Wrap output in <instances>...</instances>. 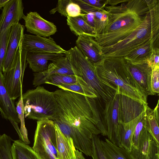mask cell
<instances>
[{
  "mask_svg": "<svg viewBox=\"0 0 159 159\" xmlns=\"http://www.w3.org/2000/svg\"><path fill=\"white\" fill-rule=\"evenodd\" d=\"M125 59L128 71L145 97L154 95L151 87L152 67L148 60L133 61Z\"/></svg>",
  "mask_w": 159,
  "mask_h": 159,
  "instance_id": "obj_9",
  "label": "cell"
},
{
  "mask_svg": "<svg viewBox=\"0 0 159 159\" xmlns=\"http://www.w3.org/2000/svg\"><path fill=\"white\" fill-rule=\"evenodd\" d=\"M22 96L20 97L16 103V110L20 124V129L22 136V141L28 144L30 143V142L28 138L27 131L25 125L24 107Z\"/></svg>",
  "mask_w": 159,
  "mask_h": 159,
  "instance_id": "obj_32",
  "label": "cell"
},
{
  "mask_svg": "<svg viewBox=\"0 0 159 159\" xmlns=\"http://www.w3.org/2000/svg\"><path fill=\"white\" fill-rule=\"evenodd\" d=\"M23 19L27 31L34 35L48 37L57 32L56 26L42 17L37 12L30 11Z\"/></svg>",
  "mask_w": 159,
  "mask_h": 159,
  "instance_id": "obj_13",
  "label": "cell"
},
{
  "mask_svg": "<svg viewBox=\"0 0 159 159\" xmlns=\"http://www.w3.org/2000/svg\"><path fill=\"white\" fill-rule=\"evenodd\" d=\"M104 152L109 159H135L130 152L122 147L118 146L108 139L101 140Z\"/></svg>",
  "mask_w": 159,
  "mask_h": 159,
  "instance_id": "obj_28",
  "label": "cell"
},
{
  "mask_svg": "<svg viewBox=\"0 0 159 159\" xmlns=\"http://www.w3.org/2000/svg\"><path fill=\"white\" fill-rule=\"evenodd\" d=\"M130 152L135 159H159V144L144 127L137 148L132 147Z\"/></svg>",
  "mask_w": 159,
  "mask_h": 159,
  "instance_id": "obj_14",
  "label": "cell"
},
{
  "mask_svg": "<svg viewBox=\"0 0 159 159\" xmlns=\"http://www.w3.org/2000/svg\"><path fill=\"white\" fill-rule=\"evenodd\" d=\"M57 86L61 89L75 92L95 99L98 98L94 92L80 77L76 83L62 84Z\"/></svg>",
  "mask_w": 159,
  "mask_h": 159,
  "instance_id": "obj_29",
  "label": "cell"
},
{
  "mask_svg": "<svg viewBox=\"0 0 159 159\" xmlns=\"http://www.w3.org/2000/svg\"><path fill=\"white\" fill-rule=\"evenodd\" d=\"M10 34L11 28L0 33V70L2 71V64L7 53Z\"/></svg>",
  "mask_w": 159,
  "mask_h": 159,
  "instance_id": "obj_35",
  "label": "cell"
},
{
  "mask_svg": "<svg viewBox=\"0 0 159 159\" xmlns=\"http://www.w3.org/2000/svg\"><path fill=\"white\" fill-rule=\"evenodd\" d=\"M25 26L19 23L11 28V34L6 55L2 66V73L10 69L22 39Z\"/></svg>",
  "mask_w": 159,
  "mask_h": 159,
  "instance_id": "obj_18",
  "label": "cell"
},
{
  "mask_svg": "<svg viewBox=\"0 0 159 159\" xmlns=\"http://www.w3.org/2000/svg\"><path fill=\"white\" fill-rule=\"evenodd\" d=\"M75 75L81 78L94 92L98 98L106 103L112 98L116 92L104 84L98 77L93 63L86 58L75 46L66 54Z\"/></svg>",
  "mask_w": 159,
  "mask_h": 159,
  "instance_id": "obj_5",
  "label": "cell"
},
{
  "mask_svg": "<svg viewBox=\"0 0 159 159\" xmlns=\"http://www.w3.org/2000/svg\"><path fill=\"white\" fill-rule=\"evenodd\" d=\"M66 54L48 53L27 52L26 60L30 68L35 73L43 72L48 69V61H52Z\"/></svg>",
  "mask_w": 159,
  "mask_h": 159,
  "instance_id": "obj_21",
  "label": "cell"
},
{
  "mask_svg": "<svg viewBox=\"0 0 159 159\" xmlns=\"http://www.w3.org/2000/svg\"><path fill=\"white\" fill-rule=\"evenodd\" d=\"M159 41L151 40L143 45L132 51L123 57L133 61L148 60L154 48H159Z\"/></svg>",
  "mask_w": 159,
  "mask_h": 159,
  "instance_id": "obj_25",
  "label": "cell"
},
{
  "mask_svg": "<svg viewBox=\"0 0 159 159\" xmlns=\"http://www.w3.org/2000/svg\"><path fill=\"white\" fill-rule=\"evenodd\" d=\"M151 40L159 41V0H152L141 24L123 40L110 46L101 47L102 57H123Z\"/></svg>",
  "mask_w": 159,
  "mask_h": 159,
  "instance_id": "obj_4",
  "label": "cell"
},
{
  "mask_svg": "<svg viewBox=\"0 0 159 159\" xmlns=\"http://www.w3.org/2000/svg\"><path fill=\"white\" fill-rule=\"evenodd\" d=\"M119 94L116 92L114 97L105 103L103 112L102 121L107 131L108 139L113 144L121 147L117 134L119 124Z\"/></svg>",
  "mask_w": 159,
  "mask_h": 159,
  "instance_id": "obj_11",
  "label": "cell"
},
{
  "mask_svg": "<svg viewBox=\"0 0 159 159\" xmlns=\"http://www.w3.org/2000/svg\"><path fill=\"white\" fill-rule=\"evenodd\" d=\"M145 112V128L159 144V100L154 109H151L148 105Z\"/></svg>",
  "mask_w": 159,
  "mask_h": 159,
  "instance_id": "obj_23",
  "label": "cell"
},
{
  "mask_svg": "<svg viewBox=\"0 0 159 159\" xmlns=\"http://www.w3.org/2000/svg\"><path fill=\"white\" fill-rule=\"evenodd\" d=\"M80 77L75 75L56 74L49 76L45 84L57 86L62 84H72L76 83Z\"/></svg>",
  "mask_w": 159,
  "mask_h": 159,
  "instance_id": "obj_30",
  "label": "cell"
},
{
  "mask_svg": "<svg viewBox=\"0 0 159 159\" xmlns=\"http://www.w3.org/2000/svg\"><path fill=\"white\" fill-rule=\"evenodd\" d=\"M67 23L71 31L78 37L96 36L94 29L89 25L81 16L67 18Z\"/></svg>",
  "mask_w": 159,
  "mask_h": 159,
  "instance_id": "obj_24",
  "label": "cell"
},
{
  "mask_svg": "<svg viewBox=\"0 0 159 159\" xmlns=\"http://www.w3.org/2000/svg\"><path fill=\"white\" fill-rule=\"evenodd\" d=\"M12 139L10 137L0 134V159H12L11 152Z\"/></svg>",
  "mask_w": 159,
  "mask_h": 159,
  "instance_id": "obj_34",
  "label": "cell"
},
{
  "mask_svg": "<svg viewBox=\"0 0 159 159\" xmlns=\"http://www.w3.org/2000/svg\"><path fill=\"white\" fill-rule=\"evenodd\" d=\"M56 74L75 75L66 56L52 61L48 66L46 70L41 72L34 73L33 84L36 87L45 84L49 76Z\"/></svg>",
  "mask_w": 159,
  "mask_h": 159,
  "instance_id": "obj_17",
  "label": "cell"
},
{
  "mask_svg": "<svg viewBox=\"0 0 159 159\" xmlns=\"http://www.w3.org/2000/svg\"><path fill=\"white\" fill-rule=\"evenodd\" d=\"M22 0H10L0 16V33L19 23L25 16Z\"/></svg>",
  "mask_w": 159,
  "mask_h": 159,
  "instance_id": "obj_15",
  "label": "cell"
},
{
  "mask_svg": "<svg viewBox=\"0 0 159 159\" xmlns=\"http://www.w3.org/2000/svg\"><path fill=\"white\" fill-rule=\"evenodd\" d=\"M53 93L58 107L54 123L75 148L91 156L93 134L107 136L96 99L62 89Z\"/></svg>",
  "mask_w": 159,
  "mask_h": 159,
  "instance_id": "obj_1",
  "label": "cell"
},
{
  "mask_svg": "<svg viewBox=\"0 0 159 159\" xmlns=\"http://www.w3.org/2000/svg\"><path fill=\"white\" fill-rule=\"evenodd\" d=\"M159 48H154L153 52L150 58L148 60L153 68L156 66H159Z\"/></svg>",
  "mask_w": 159,
  "mask_h": 159,
  "instance_id": "obj_38",
  "label": "cell"
},
{
  "mask_svg": "<svg viewBox=\"0 0 159 159\" xmlns=\"http://www.w3.org/2000/svg\"><path fill=\"white\" fill-rule=\"evenodd\" d=\"M22 39L16 54L11 68L2 73L4 85L10 97L14 100L22 95L24 75L28 63V52L22 48Z\"/></svg>",
  "mask_w": 159,
  "mask_h": 159,
  "instance_id": "obj_8",
  "label": "cell"
},
{
  "mask_svg": "<svg viewBox=\"0 0 159 159\" xmlns=\"http://www.w3.org/2000/svg\"><path fill=\"white\" fill-rule=\"evenodd\" d=\"M91 157L93 159H109L103 149L101 140L98 135L93 134L92 137Z\"/></svg>",
  "mask_w": 159,
  "mask_h": 159,
  "instance_id": "obj_33",
  "label": "cell"
},
{
  "mask_svg": "<svg viewBox=\"0 0 159 159\" xmlns=\"http://www.w3.org/2000/svg\"><path fill=\"white\" fill-rule=\"evenodd\" d=\"M75 154L76 159H86L84 157L83 152L77 149H76Z\"/></svg>",
  "mask_w": 159,
  "mask_h": 159,
  "instance_id": "obj_40",
  "label": "cell"
},
{
  "mask_svg": "<svg viewBox=\"0 0 159 159\" xmlns=\"http://www.w3.org/2000/svg\"><path fill=\"white\" fill-rule=\"evenodd\" d=\"M93 64L97 76L104 84L118 94L148 104L147 98L128 71L124 57H103Z\"/></svg>",
  "mask_w": 159,
  "mask_h": 159,
  "instance_id": "obj_3",
  "label": "cell"
},
{
  "mask_svg": "<svg viewBox=\"0 0 159 159\" xmlns=\"http://www.w3.org/2000/svg\"><path fill=\"white\" fill-rule=\"evenodd\" d=\"M25 118L39 121L53 120L58 111V105L53 92L38 86L22 95Z\"/></svg>",
  "mask_w": 159,
  "mask_h": 159,
  "instance_id": "obj_6",
  "label": "cell"
},
{
  "mask_svg": "<svg viewBox=\"0 0 159 159\" xmlns=\"http://www.w3.org/2000/svg\"><path fill=\"white\" fill-rule=\"evenodd\" d=\"M14 100L11 99L3 82L2 73L0 70V112L2 118L9 120L17 133L20 132V123Z\"/></svg>",
  "mask_w": 159,
  "mask_h": 159,
  "instance_id": "obj_16",
  "label": "cell"
},
{
  "mask_svg": "<svg viewBox=\"0 0 159 159\" xmlns=\"http://www.w3.org/2000/svg\"><path fill=\"white\" fill-rule=\"evenodd\" d=\"M82 17L86 23L94 29L95 27L94 11L84 14Z\"/></svg>",
  "mask_w": 159,
  "mask_h": 159,
  "instance_id": "obj_39",
  "label": "cell"
},
{
  "mask_svg": "<svg viewBox=\"0 0 159 159\" xmlns=\"http://www.w3.org/2000/svg\"><path fill=\"white\" fill-rule=\"evenodd\" d=\"M145 115L138 123L135 127L132 139V147L136 148L139 143L140 136L143 129L145 127Z\"/></svg>",
  "mask_w": 159,
  "mask_h": 159,
  "instance_id": "obj_37",
  "label": "cell"
},
{
  "mask_svg": "<svg viewBox=\"0 0 159 159\" xmlns=\"http://www.w3.org/2000/svg\"><path fill=\"white\" fill-rule=\"evenodd\" d=\"M152 0H126L119 5H106L108 20L103 34L94 39L101 47L110 46L125 38L141 23Z\"/></svg>",
  "mask_w": 159,
  "mask_h": 159,
  "instance_id": "obj_2",
  "label": "cell"
},
{
  "mask_svg": "<svg viewBox=\"0 0 159 159\" xmlns=\"http://www.w3.org/2000/svg\"><path fill=\"white\" fill-rule=\"evenodd\" d=\"M148 104L128 96L119 94L118 117L120 123L129 122L145 111Z\"/></svg>",
  "mask_w": 159,
  "mask_h": 159,
  "instance_id": "obj_12",
  "label": "cell"
},
{
  "mask_svg": "<svg viewBox=\"0 0 159 159\" xmlns=\"http://www.w3.org/2000/svg\"><path fill=\"white\" fill-rule=\"evenodd\" d=\"M95 27L96 35L104 34L107 25L108 16L107 12L104 9L94 11Z\"/></svg>",
  "mask_w": 159,
  "mask_h": 159,
  "instance_id": "obj_31",
  "label": "cell"
},
{
  "mask_svg": "<svg viewBox=\"0 0 159 159\" xmlns=\"http://www.w3.org/2000/svg\"><path fill=\"white\" fill-rule=\"evenodd\" d=\"M11 152L12 159H42L32 148L20 139L14 141Z\"/></svg>",
  "mask_w": 159,
  "mask_h": 159,
  "instance_id": "obj_27",
  "label": "cell"
},
{
  "mask_svg": "<svg viewBox=\"0 0 159 159\" xmlns=\"http://www.w3.org/2000/svg\"><path fill=\"white\" fill-rule=\"evenodd\" d=\"M57 11L67 18L82 16L84 15L80 6L73 0H58L56 7L49 12L52 14Z\"/></svg>",
  "mask_w": 159,
  "mask_h": 159,
  "instance_id": "obj_26",
  "label": "cell"
},
{
  "mask_svg": "<svg viewBox=\"0 0 159 159\" xmlns=\"http://www.w3.org/2000/svg\"><path fill=\"white\" fill-rule=\"evenodd\" d=\"M145 115L144 112L129 122L119 123L117 134L119 142L121 147L129 152L131 150L133 136L136 126Z\"/></svg>",
  "mask_w": 159,
  "mask_h": 159,
  "instance_id": "obj_20",
  "label": "cell"
},
{
  "mask_svg": "<svg viewBox=\"0 0 159 159\" xmlns=\"http://www.w3.org/2000/svg\"><path fill=\"white\" fill-rule=\"evenodd\" d=\"M32 148L42 159H58L56 126L53 121H37Z\"/></svg>",
  "mask_w": 159,
  "mask_h": 159,
  "instance_id": "obj_7",
  "label": "cell"
},
{
  "mask_svg": "<svg viewBox=\"0 0 159 159\" xmlns=\"http://www.w3.org/2000/svg\"><path fill=\"white\" fill-rule=\"evenodd\" d=\"M75 44L76 46L83 55L93 64L103 57L100 47L93 37L88 36L78 37Z\"/></svg>",
  "mask_w": 159,
  "mask_h": 159,
  "instance_id": "obj_19",
  "label": "cell"
},
{
  "mask_svg": "<svg viewBox=\"0 0 159 159\" xmlns=\"http://www.w3.org/2000/svg\"><path fill=\"white\" fill-rule=\"evenodd\" d=\"M151 87L154 95L159 93V66L152 68Z\"/></svg>",
  "mask_w": 159,
  "mask_h": 159,
  "instance_id": "obj_36",
  "label": "cell"
},
{
  "mask_svg": "<svg viewBox=\"0 0 159 159\" xmlns=\"http://www.w3.org/2000/svg\"><path fill=\"white\" fill-rule=\"evenodd\" d=\"M10 0H0V9L3 7Z\"/></svg>",
  "mask_w": 159,
  "mask_h": 159,
  "instance_id": "obj_41",
  "label": "cell"
},
{
  "mask_svg": "<svg viewBox=\"0 0 159 159\" xmlns=\"http://www.w3.org/2000/svg\"><path fill=\"white\" fill-rule=\"evenodd\" d=\"M55 125L58 159H76V149L72 139L66 136Z\"/></svg>",
  "mask_w": 159,
  "mask_h": 159,
  "instance_id": "obj_22",
  "label": "cell"
},
{
  "mask_svg": "<svg viewBox=\"0 0 159 159\" xmlns=\"http://www.w3.org/2000/svg\"><path fill=\"white\" fill-rule=\"evenodd\" d=\"M22 48L28 52L32 53H48L65 54L66 51L58 45L51 38L24 34Z\"/></svg>",
  "mask_w": 159,
  "mask_h": 159,
  "instance_id": "obj_10",
  "label": "cell"
}]
</instances>
